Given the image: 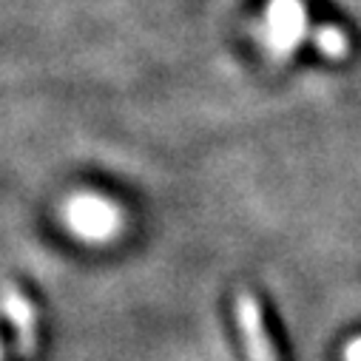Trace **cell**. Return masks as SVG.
I'll list each match as a JSON object with an SVG mask.
<instances>
[{
	"instance_id": "2",
	"label": "cell",
	"mask_w": 361,
	"mask_h": 361,
	"mask_svg": "<svg viewBox=\"0 0 361 361\" xmlns=\"http://www.w3.org/2000/svg\"><path fill=\"white\" fill-rule=\"evenodd\" d=\"M307 37V12L302 0H270L264 15V46L274 57H290Z\"/></svg>"
},
{
	"instance_id": "1",
	"label": "cell",
	"mask_w": 361,
	"mask_h": 361,
	"mask_svg": "<svg viewBox=\"0 0 361 361\" xmlns=\"http://www.w3.org/2000/svg\"><path fill=\"white\" fill-rule=\"evenodd\" d=\"M68 231L85 242H111L123 231V211L100 194H74L63 208Z\"/></svg>"
},
{
	"instance_id": "4",
	"label": "cell",
	"mask_w": 361,
	"mask_h": 361,
	"mask_svg": "<svg viewBox=\"0 0 361 361\" xmlns=\"http://www.w3.org/2000/svg\"><path fill=\"white\" fill-rule=\"evenodd\" d=\"M0 307H4V316L9 319V324L15 330L18 353L23 358H32L37 353V313H35L32 302L20 293V288L4 285V290H0Z\"/></svg>"
},
{
	"instance_id": "6",
	"label": "cell",
	"mask_w": 361,
	"mask_h": 361,
	"mask_svg": "<svg viewBox=\"0 0 361 361\" xmlns=\"http://www.w3.org/2000/svg\"><path fill=\"white\" fill-rule=\"evenodd\" d=\"M344 361H361V336L344 347Z\"/></svg>"
},
{
	"instance_id": "7",
	"label": "cell",
	"mask_w": 361,
	"mask_h": 361,
	"mask_svg": "<svg viewBox=\"0 0 361 361\" xmlns=\"http://www.w3.org/2000/svg\"><path fill=\"white\" fill-rule=\"evenodd\" d=\"M0 361H4V344H0Z\"/></svg>"
},
{
	"instance_id": "3",
	"label": "cell",
	"mask_w": 361,
	"mask_h": 361,
	"mask_svg": "<svg viewBox=\"0 0 361 361\" xmlns=\"http://www.w3.org/2000/svg\"><path fill=\"white\" fill-rule=\"evenodd\" d=\"M233 307H236V324H239V333H242L247 361H279L276 350H274V341H270V336H267L264 316H262V307H259L256 296L242 290V293H236Z\"/></svg>"
},
{
	"instance_id": "5",
	"label": "cell",
	"mask_w": 361,
	"mask_h": 361,
	"mask_svg": "<svg viewBox=\"0 0 361 361\" xmlns=\"http://www.w3.org/2000/svg\"><path fill=\"white\" fill-rule=\"evenodd\" d=\"M313 46L324 57H333V60H341L350 51V40L338 26H316L313 29Z\"/></svg>"
}]
</instances>
